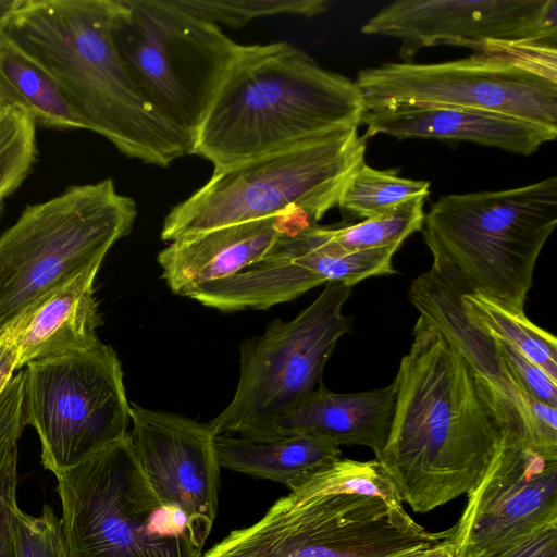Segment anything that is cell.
I'll return each instance as SVG.
<instances>
[{
	"label": "cell",
	"instance_id": "6da1fadb",
	"mask_svg": "<svg viewBox=\"0 0 557 557\" xmlns=\"http://www.w3.org/2000/svg\"><path fill=\"white\" fill-rule=\"evenodd\" d=\"M412 335L375 460L400 500L428 512L479 484L507 432L528 438L519 413L431 322L419 315Z\"/></svg>",
	"mask_w": 557,
	"mask_h": 557
},
{
	"label": "cell",
	"instance_id": "7a4b0ae2",
	"mask_svg": "<svg viewBox=\"0 0 557 557\" xmlns=\"http://www.w3.org/2000/svg\"><path fill=\"white\" fill-rule=\"evenodd\" d=\"M114 0H23L1 34L44 67L124 156L166 168L190 141L146 99L117 47Z\"/></svg>",
	"mask_w": 557,
	"mask_h": 557
},
{
	"label": "cell",
	"instance_id": "3957f363",
	"mask_svg": "<svg viewBox=\"0 0 557 557\" xmlns=\"http://www.w3.org/2000/svg\"><path fill=\"white\" fill-rule=\"evenodd\" d=\"M367 112L349 78L288 42L240 45L199 125L191 154L214 170L346 126Z\"/></svg>",
	"mask_w": 557,
	"mask_h": 557
},
{
	"label": "cell",
	"instance_id": "277c9868",
	"mask_svg": "<svg viewBox=\"0 0 557 557\" xmlns=\"http://www.w3.org/2000/svg\"><path fill=\"white\" fill-rule=\"evenodd\" d=\"M451 533L417 523L375 459L339 458L302 479L260 520L232 531L202 557H387Z\"/></svg>",
	"mask_w": 557,
	"mask_h": 557
},
{
	"label": "cell",
	"instance_id": "5b68a950",
	"mask_svg": "<svg viewBox=\"0 0 557 557\" xmlns=\"http://www.w3.org/2000/svg\"><path fill=\"white\" fill-rule=\"evenodd\" d=\"M556 223L553 175L516 188L442 196L422 228L432 264L463 294L524 312L536 261Z\"/></svg>",
	"mask_w": 557,
	"mask_h": 557
},
{
	"label": "cell",
	"instance_id": "8992f818",
	"mask_svg": "<svg viewBox=\"0 0 557 557\" xmlns=\"http://www.w3.org/2000/svg\"><path fill=\"white\" fill-rule=\"evenodd\" d=\"M358 127L213 170L203 186L169 212L161 238L171 243L292 210L318 223L337 206L348 177L366 163L367 139Z\"/></svg>",
	"mask_w": 557,
	"mask_h": 557
},
{
	"label": "cell",
	"instance_id": "52a82bcc",
	"mask_svg": "<svg viewBox=\"0 0 557 557\" xmlns=\"http://www.w3.org/2000/svg\"><path fill=\"white\" fill-rule=\"evenodd\" d=\"M136 216L135 200L110 177L27 206L0 236V335L79 274L99 270Z\"/></svg>",
	"mask_w": 557,
	"mask_h": 557
},
{
	"label": "cell",
	"instance_id": "ba28073f",
	"mask_svg": "<svg viewBox=\"0 0 557 557\" xmlns=\"http://www.w3.org/2000/svg\"><path fill=\"white\" fill-rule=\"evenodd\" d=\"M55 480L70 557H202L205 541L158 497L129 435Z\"/></svg>",
	"mask_w": 557,
	"mask_h": 557
},
{
	"label": "cell",
	"instance_id": "9c48e42d",
	"mask_svg": "<svg viewBox=\"0 0 557 557\" xmlns=\"http://www.w3.org/2000/svg\"><path fill=\"white\" fill-rule=\"evenodd\" d=\"M114 1L116 44L136 84L193 146L240 44L174 0Z\"/></svg>",
	"mask_w": 557,
	"mask_h": 557
},
{
	"label": "cell",
	"instance_id": "30bf717a",
	"mask_svg": "<svg viewBox=\"0 0 557 557\" xmlns=\"http://www.w3.org/2000/svg\"><path fill=\"white\" fill-rule=\"evenodd\" d=\"M351 286L325 284L294 319L271 322L240 346L239 379L231 403L207 423L214 435L275 437L276 423L322 384L324 367L338 339L350 332L343 314Z\"/></svg>",
	"mask_w": 557,
	"mask_h": 557
},
{
	"label": "cell",
	"instance_id": "8fae6325",
	"mask_svg": "<svg viewBox=\"0 0 557 557\" xmlns=\"http://www.w3.org/2000/svg\"><path fill=\"white\" fill-rule=\"evenodd\" d=\"M557 54L474 53L438 63L387 62L355 81L367 111L396 103L484 110L557 132Z\"/></svg>",
	"mask_w": 557,
	"mask_h": 557
},
{
	"label": "cell",
	"instance_id": "7c38bea8",
	"mask_svg": "<svg viewBox=\"0 0 557 557\" xmlns=\"http://www.w3.org/2000/svg\"><path fill=\"white\" fill-rule=\"evenodd\" d=\"M25 367V420L46 470L55 475L128 435L131 404L111 346L99 341Z\"/></svg>",
	"mask_w": 557,
	"mask_h": 557
},
{
	"label": "cell",
	"instance_id": "4fadbf2b",
	"mask_svg": "<svg viewBox=\"0 0 557 557\" xmlns=\"http://www.w3.org/2000/svg\"><path fill=\"white\" fill-rule=\"evenodd\" d=\"M361 33L398 39L403 59L436 45L542 55L557 51V0H396L369 18Z\"/></svg>",
	"mask_w": 557,
	"mask_h": 557
},
{
	"label": "cell",
	"instance_id": "5bb4252c",
	"mask_svg": "<svg viewBox=\"0 0 557 557\" xmlns=\"http://www.w3.org/2000/svg\"><path fill=\"white\" fill-rule=\"evenodd\" d=\"M400 247L347 251L332 239L329 226L312 223L281 235L261 259L233 276L198 286L187 296L226 312L264 310L321 284L352 287L372 276L395 274L393 257Z\"/></svg>",
	"mask_w": 557,
	"mask_h": 557
},
{
	"label": "cell",
	"instance_id": "9a60e30c",
	"mask_svg": "<svg viewBox=\"0 0 557 557\" xmlns=\"http://www.w3.org/2000/svg\"><path fill=\"white\" fill-rule=\"evenodd\" d=\"M557 522V450L507 432L451 537L462 555Z\"/></svg>",
	"mask_w": 557,
	"mask_h": 557
},
{
	"label": "cell",
	"instance_id": "2e32d148",
	"mask_svg": "<svg viewBox=\"0 0 557 557\" xmlns=\"http://www.w3.org/2000/svg\"><path fill=\"white\" fill-rule=\"evenodd\" d=\"M128 433L158 497L181 511L206 542L218 510L220 465L207 424L131 404Z\"/></svg>",
	"mask_w": 557,
	"mask_h": 557
},
{
	"label": "cell",
	"instance_id": "e0dca14e",
	"mask_svg": "<svg viewBox=\"0 0 557 557\" xmlns=\"http://www.w3.org/2000/svg\"><path fill=\"white\" fill-rule=\"evenodd\" d=\"M313 222L301 210L181 237L158 255L170 289L187 296L198 286L233 276L261 259L277 238Z\"/></svg>",
	"mask_w": 557,
	"mask_h": 557
},
{
	"label": "cell",
	"instance_id": "ac0fdd59",
	"mask_svg": "<svg viewBox=\"0 0 557 557\" xmlns=\"http://www.w3.org/2000/svg\"><path fill=\"white\" fill-rule=\"evenodd\" d=\"M366 139L384 134L398 139L466 140L530 156L557 132L500 113L418 103H396L367 111Z\"/></svg>",
	"mask_w": 557,
	"mask_h": 557
},
{
	"label": "cell",
	"instance_id": "d6986e66",
	"mask_svg": "<svg viewBox=\"0 0 557 557\" xmlns=\"http://www.w3.org/2000/svg\"><path fill=\"white\" fill-rule=\"evenodd\" d=\"M461 288L442 270L431 269L416 277L409 299L420 315L431 322L482 376L499 397L521 417L525 433L532 397L513 382L494 338L473 324L461 306Z\"/></svg>",
	"mask_w": 557,
	"mask_h": 557
},
{
	"label": "cell",
	"instance_id": "ffe728a7",
	"mask_svg": "<svg viewBox=\"0 0 557 557\" xmlns=\"http://www.w3.org/2000/svg\"><path fill=\"white\" fill-rule=\"evenodd\" d=\"M395 399L394 381L385 387L345 394L322 384L276 423L275 437L310 434L337 446H366L377 457L392 425Z\"/></svg>",
	"mask_w": 557,
	"mask_h": 557
},
{
	"label": "cell",
	"instance_id": "44dd1931",
	"mask_svg": "<svg viewBox=\"0 0 557 557\" xmlns=\"http://www.w3.org/2000/svg\"><path fill=\"white\" fill-rule=\"evenodd\" d=\"M88 270L57 289L9 330L14 335L17 370L27 363L82 350L99 342L94 282Z\"/></svg>",
	"mask_w": 557,
	"mask_h": 557
},
{
	"label": "cell",
	"instance_id": "7402d4cb",
	"mask_svg": "<svg viewBox=\"0 0 557 557\" xmlns=\"http://www.w3.org/2000/svg\"><path fill=\"white\" fill-rule=\"evenodd\" d=\"M214 448L220 467L275 481L289 490L342 454L336 444L310 434L264 440L219 434L214 435Z\"/></svg>",
	"mask_w": 557,
	"mask_h": 557
},
{
	"label": "cell",
	"instance_id": "603a6c76",
	"mask_svg": "<svg viewBox=\"0 0 557 557\" xmlns=\"http://www.w3.org/2000/svg\"><path fill=\"white\" fill-rule=\"evenodd\" d=\"M0 92L10 107L23 109L36 125L91 132L58 82L1 33Z\"/></svg>",
	"mask_w": 557,
	"mask_h": 557
},
{
	"label": "cell",
	"instance_id": "cb8c5ba5",
	"mask_svg": "<svg viewBox=\"0 0 557 557\" xmlns=\"http://www.w3.org/2000/svg\"><path fill=\"white\" fill-rule=\"evenodd\" d=\"M461 306L468 319L541 367L557 381V339L534 324L524 312L511 309L480 294H462Z\"/></svg>",
	"mask_w": 557,
	"mask_h": 557
},
{
	"label": "cell",
	"instance_id": "d4e9b609",
	"mask_svg": "<svg viewBox=\"0 0 557 557\" xmlns=\"http://www.w3.org/2000/svg\"><path fill=\"white\" fill-rule=\"evenodd\" d=\"M429 194L428 181L400 177L393 170H376L363 163L348 177L337 206L364 220L391 211L410 199L426 198Z\"/></svg>",
	"mask_w": 557,
	"mask_h": 557
},
{
	"label": "cell",
	"instance_id": "484cf974",
	"mask_svg": "<svg viewBox=\"0 0 557 557\" xmlns=\"http://www.w3.org/2000/svg\"><path fill=\"white\" fill-rule=\"evenodd\" d=\"M425 198L410 199L383 214L355 224L329 226L332 239L347 251H363L403 245L411 234L422 230Z\"/></svg>",
	"mask_w": 557,
	"mask_h": 557
},
{
	"label": "cell",
	"instance_id": "4316f807",
	"mask_svg": "<svg viewBox=\"0 0 557 557\" xmlns=\"http://www.w3.org/2000/svg\"><path fill=\"white\" fill-rule=\"evenodd\" d=\"M189 13L213 23L242 27L252 20L280 14L312 17L329 10L326 0H174Z\"/></svg>",
	"mask_w": 557,
	"mask_h": 557
},
{
	"label": "cell",
	"instance_id": "83f0119b",
	"mask_svg": "<svg viewBox=\"0 0 557 557\" xmlns=\"http://www.w3.org/2000/svg\"><path fill=\"white\" fill-rule=\"evenodd\" d=\"M36 158V123L12 107L0 120V201L23 183Z\"/></svg>",
	"mask_w": 557,
	"mask_h": 557
},
{
	"label": "cell",
	"instance_id": "f1b7e54d",
	"mask_svg": "<svg viewBox=\"0 0 557 557\" xmlns=\"http://www.w3.org/2000/svg\"><path fill=\"white\" fill-rule=\"evenodd\" d=\"M10 527L16 557H70L61 519L50 505L45 504L34 516L15 503Z\"/></svg>",
	"mask_w": 557,
	"mask_h": 557
},
{
	"label": "cell",
	"instance_id": "f546056e",
	"mask_svg": "<svg viewBox=\"0 0 557 557\" xmlns=\"http://www.w3.org/2000/svg\"><path fill=\"white\" fill-rule=\"evenodd\" d=\"M493 338L516 385L525 395L546 405L557 407V381H554L541 367L507 343L496 337Z\"/></svg>",
	"mask_w": 557,
	"mask_h": 557
},
{
	"label": "cell",
	"instance_id": "4dcf8cb0",
	"mask_svg": "<svg viewBox=\"0 0 557 557\" xmlns=\"http://www.w3.org/2000/svg\"><path fill=\"white\" fill-rule=\"evenodd\" d=\"M462 557H557V522Z\"/></svg>",
	"mask_w": 557,
	"mask_h": 557
},
{
	"label": "cell",
	"instance_id": "1f68e13d",
	"mask_svg": "<svg viewBox=\"0 0 557 557\" xmlns=\"http://www.w3.org/2000/svg\"><path fill=\"white\" fill-rule=\"evenodd\" d=\"M18 445L0 458V557H16L10 527V511L17 503Z\"/></svg>",
	"mask_w": 557,
	"mask_h": 557
},
{
	"label": "cell",
	"instance_id": "d6a6232c",
	"mask_svg": "<svg viewBox=\"0 0 557 557\" xmlns=\"http://www.w3.org/2000/svg\"><path fill=\"white\" fill-rule=\"evenodd\" d=\"M17 370L16 346L11 331L0 335V392Z\"/></svg>",
	"mask_w": 557,
	"mask_h": 557
},
{
	"label": "cell",
	"instance_id": "836d02e7",
	"mask_svg": "<svg viewBox=\"0 0 557 557\" xmlns=\"http://www.w3.org/2000/svg\"><path fill=\"white\" fill-rule=\"evenodd\" d=\"M387 557H461V555L450 535L435 544L416 547Z\"/></svg>",
	"mask_w": 557,
	"mask_h": 557
},
{
	"label": "cell",
	"instance_id": "e575fe53",
	"mask_svg": "<svg viewBox=\"0 0 557 557\" xmlns=\"http://www.w3.org/2000/svg\"><path fill=\"white\" fill-rule=\"evenodd\" d=\"M23 0H0V33L11 14L21 5Z\"/></svg>",
	"mask_w": 557,
	"mask_h": 557
},
{
	"label": "cell",
	"instance_id": "d590c367",
	"mask_svg": "<svg viewBox=\"0 0 557 557\" xmlns=\"http://www.w3.org/2000/svg\"><path fill=\"white\" fill-rule=\"evenodd\" d=\"M12 107L9 106V103L7 102V100L3 98V96L0 92V120L7 114V112Z\"/></svg>",
	"mask_w": 557,
	"mask_h": 557
},
{
	"label": "cell",
	"instance_id": "8d00e7d4",
	"mask_svg": "<svg viewBox=\"0 0 557 557\" xmlns=\"http://www.w3.org/2000/svg\"><path fill=\"white\" fill-rule=\"evenodd\" d=\"M3 211V201H0V220Z\"/></svg>",
	"mask_w": 557,
	"mask_h": 557
}]
</instances>
